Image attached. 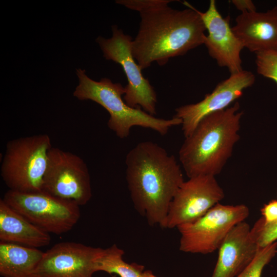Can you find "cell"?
I'll list each match as a JSON object with an SVG mask.
<instances>
[{"mask_svg":"<svg viewBox=\"0 0 277 277\" xmlns=\"http://www.w3.org/2000/svg\"><path fill=\"white\" fill-rule=\"evenodd\" d=\"M171 2L174 1L158 0L139 12L141 21L132 52L142 70L154 62L163 66L170 58L203 44L206 29L196 9L185 1L188 8L174 9L168 6Z\"/></svg>","mask_w":277,"mask_h":277,"instance_id":"cell-1","label":"cell"},{"mask_svg":"<svg viewBox=\"0 0 277 277\" xmlns=\"http://www.w3.org/2000/svg\"><path fill=\"white\" fill-rule=\"evenodd\" d=\"M126 180L135 210L150 226L162 227L170 203L184 182L173 155L152 141L138 143L125 159Z\"/></svg>","mask_w":277,"mask_h":277,"instance_id":"cell-2","label":"cell"},{"mask_svg":"<svg viewBox=\"0 0 277 277\" xmlns=\"http://www.w3.org/2000/svg\"><path fill=\"white\" fill-rule=\"evenodd\" d=\"M236 102L232 106L204 117L185 139L179 159L186 175L215 176L222 170L240 138L243 112Z\"/></svg>","mask_w":277,"mask_h":277,"instance_id":"cell-3","label":"cell"},{"mask_svg":"<svg viewBox=\"0 0 277 277\" xmlns=\"http://www.w3.org/2000/svg\"><path fill=\"white\" fill-rule=\"evenodd\" d=\"M79 83L73 96L81 101L91 100L104 107L110 115L108 128L120 138H126L134 126L151 129L161 135L167 134L170 129L181 125L180 118H158L149 114L141 108H133L124 101L125 87L114 83L109 78L95 81L88 77L85 70L76 69Z\"/></svg>","mask_w":277,"mask_h":277,"instance_id":"cell-4","label":"cell"},{"mask_svg":"<svg viewBox=\"0 0 277 277\" xmlns=\"http://www.w3.org/2000/svg\"><path fill=\"white\" fill-rule=\"evenodd\" d=\"M52 147L51 138L47 134L8 142L1 175L9 190L20 192L42 191L49 151Z\"/></svg>","mask_w":277,"mask_h":277,"instance_id":"cell-5","label":"cell"},{"mask_svg":"<svg viewBox=\"0 0 277 277\" xmlns=\"http://www.w3.org/2000/svg\"><path fill=\"white\" fill-rule=\"evenodd\" d=\"M3 200L32 224L42 230L62 234L76 225L81 216L75 202L45 191L20 192L9 190Z\"/></svg>","mask_w":277,"mask_h":277,"instance_id":"cell-6","label":"cell"},{"mask_svg":"<svg viewBox=\"0 0 277 277\" xmlns=\"http://www.w3.org/2000/svg\"><path fill=\"white\" fill-rule=\"evenodd\" d=\"M249 215V209L244 204H217L196 221L177 227L180 250L207 254L218 250L231 229Z\"/></svg>","mask_w":277,"mask_h":277,"instance_id":"cell-7","label":"cell"},{"mask_svg":"<svg viewBox=\"0 0 277 277\" xmlns=\"http://www.w3.org/2000/svg\"><path fill=\"white\" fill-rule=\"evenodd\" d=\"M112 35L109 38L98 36V44L103 56L122 67L128 80L125 87L124 101L133 108H141L152 115L156 114V92L149 81L144 77L142 69L136 63L132 52V37L116 25L112 26Z\"/></svg>","mask_w":277,"mask_h":277,"instance_id":"cell-8","label":"cell"},{"mask_svg":"<svg viewBox=\"0 0 277 277\" xmlns=\"http://www.w3.org/2000/svg\"><path fill=\"white\" fill-rule=\"evenodd\" d=\"M42 191L80 206L86 205L92 197L86 163L73 153L52 147L49 151Z\"/></svg>","mask_w":277,"mask_h":277,"instance_id":"cell-9","label":"cell"},{"mask_svg":"<svg viewBox=\"0 0 277 277\" xmlns=\"http://www.w3.org/2000/svg\"><path fill=\"white\" fill-rule=\"evenodd\" d=\"M225 197L214 176L199 175L182 184L169 206L162 228L171 229L193 222Z\"/></svg>","mask_w":277,"mask_h":277,"instance_id":"cell-10","label":"cell"},{"mask_svg":"<svg viewBox=\"0 0 277 277\" xmlns=\"http://www.w3.org/2000/svg\"><path fill=\"white\" fill-rule=\"evenodd\" d=\"M255 80L251 72L243 70L219 83L202 101L176 108L174 117L182 120L185 137L193 132L204 117L229 107L242 96L244 90L254 84Z\"/></svg>","mask_w":277,"mask_h":277,"instance_id":"cell-11","label":"cell"},{"mask_svg":"<svg viewBox=\"0 0 277 277\" xmlns=\"http://www.w3.org/2000/svg\"><path fill=\"white\" fill-rule=\"evenodd\" d=\"M104 249L65 242L44 252L35 277H92Z\"/></svg>","mask_w":277,"mask_h":277,"instance_id":"cell-12","label":"cell"},{"mask_svg":"<svg viewBox=\"0 0 277 277\" xmlns=\"http://www.w3.org/2000/svg\"><path fill=\"white\" fill-rule=\"evenodd\" d=\"M196 11L208 32L203 44L209 55L219 66L226 67L230 74L242 71L241 52L244 47L230 27V16L224 18L222 16L214 0L210 1L205 12Z\"/></svg>","mask_w":277,"mask_h":277,"instance_id":"cell-13","label":"cell"},{"mask_svg":"<svg viewBox=\"0 0 277 277\" xmlns=\"http://www.w3.org/2000/svg\"><path fill=\"white\" fill-rule=\"evenodd\" d=\"M259 248L250 225L245 221L237 224L218 249L211 277H236L252 262Z\"/></svg>","mask_w":277,"mask_h":277,"instance_id":"cell-14","label":"cell"},{"mask_svg":"<svg viewBox=\"0 0 277 277\" xmlns=\"http://www.w3.org/2000/svg\"><path fill=\"white\" fill-rule=\"evenodd\" d=\"M232 29L250 52L277 51V7L265 12H242Z\"/></svg>","mask_w":277,"mask_h":277,"instance_id":"cell-15","label":"cell"},{"mask_svg":"<svg viewBox=\"0 0 277 277\" xmlns=\"http://www.w3.org/2000/svg\"><path fill=\"white\" fill-rule=\"evenodd\" d=\"M1 242L38 248L47 246L50 234L38 228L0 200Z\"/></svg>","mask_w":277,"mask_h":277,"instance_id":"cell-16","label":"cell"},{"mask_svg":"<svg viewBox=\"0 0 277 277\" xmlns=\"http://www.w3.org/2000/svg\"><path fill=\"white\" fill-rule=\"evenodd\" d=\"M43 254L36 248L0 242V274L3 277H35Z\"/></svg>","mask_w":277,"mask_h":277,"instance_id":"cell-17","label":"cell"},{"mask_svg":"<svg viewBox=\"0 0 277 277\" xmlns=\"http://www.w3.org/2000/svg\"><path fill=\"white\" fill-rule=\"evenodd\" d=\"M124 254V251L115 244L104 249L96 261V271L115 274L120 277H144V266L125 262Z\"/></svg>","mask_w":277,"mask_h":277,"instance_id":"cell-18","label":"cell"},{"mask_svg":"<svg viewBox=\"0 0 277 277\" xmlns=\"http://www.w3.org/2000/svg\"><path fill=\"white\" fill-rule=\"evenodd\" d=\"M277 253V242L260 248L252 262L236 277H261L264 267Z\"/></svg>","mask_w":277,"mask_h":277,"instance_id":"cell-19","label":"cell"},{"mask_svg":"<svg viewBox=\"0 0 277 277\" xmlns=\"http://www.w3.org/2000/svg\"><path fill=\"white\" fill-rule=\"evenodd\" d=\"M256 243L260 248H263L277 240V220L269 223L260 217L251 227Z\"/></svg>","mask_w":277,"mask_h":277,"instance_id":"cell-20","label":"cell"},{"mask_svg":"<svg viewBox=\"0 0 277 277\" xmlns=\"http://www.w3.org/2000/svg\"><path fill=\"white\" fill-rule=\"evenodd\" d=\"M255 54L258 73L273 80L277 84V51H266Z\"/></svg>","mask_w":277,"mask_h":277,"instance_id":"cell-21","label":"cell"},{"mask_svg":"<svg viewBox=\"0 0 277 277\" xmlns=\"http://www.w3.org/2000/svg\"><path fill=\"white\" fill-rule=\"evenodd\" d=\"M262 217L265 223H269L277 220V200H273L265 204L261 209Z\"/></svg>","mask_w":277,"mask_h":277,"instance_id":"cell-22","label":"cell"},{"mask_svg":"<svg viewBox=\"0 0 277 277\" xmlns=\"http://www.w3.org/2000/svg\"><path fill=\"white\" fill-rule=\"evenodd\" d=\"M232 3L242 12L255 11L256 7L251 0H232Z\"/></svg>","mask_w":277,"mask_h":277,"instance_id":"cell-23","label":"cell"},{"mask_svg":"<svg viewBox=\"0 0 277 277\" xmlns=\"http://www.w3.org/2000/svg\"><path fill=\"white\" fill-rule=\"evenodd\" d=\"M144 277H157L153 274L150 270H145L144 273Z\"/></svg>","mask_w":277,"mask_h":277,"instance_id":"cell-24","label":"cell"},{"mask_svg":"<svg viewBox=\"0 0 277 277\" xmlns=\"http://www.w3.org/2000/svg\"><path fill=\"white\" fill-rule=\"evenodd\" d=\"M112 277H116V276L114 275V276H113Z\"/></svg>","mask_w":277,"mask_h":277,"instance_id":"cell-25","label":"cell"}]
</instances>
